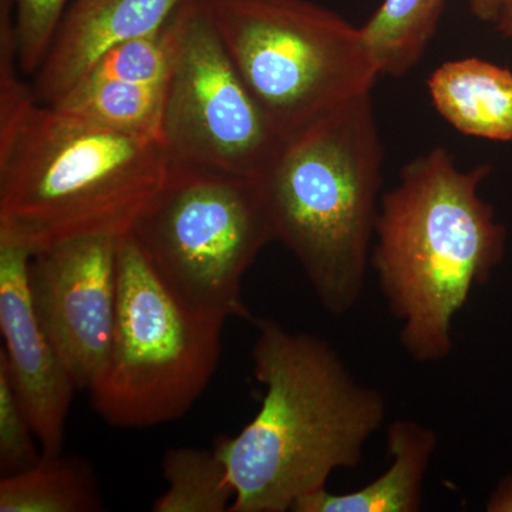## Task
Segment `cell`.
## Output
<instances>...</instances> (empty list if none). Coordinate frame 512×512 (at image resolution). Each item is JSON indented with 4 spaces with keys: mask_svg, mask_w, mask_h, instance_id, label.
I'll return each instance as SVG.
<instances>
[{
    "mask_svg": "<svg viewBox=\"0 0 512 512\" xmlns=\"http://www.w3.org/2000/svg\"><path fill=\"white\" fill-rule=\"evenodd\" d=\"M252 363L261 409L214 448L234 488L229 512H286L323 490L333 471L362 463L387 416L384 396L360 383L335 349L276 320L254 319Z\"/></svg>",
    "mask_w": 512,
    "mask_h": 512,
    "instance_id": "1",
    "label": "cell"
},
{
    "mask_svg": "<svg viewBox=\"0 0 512 512\" xmlns=\"http://www.w3.org/2000/svg\"><path fill=\"white\" fill-rule=\"evenodd\" d=\"M170 170L160 141L0 94V232L33 252L80 237L130 234Z\"/></svg>",
    "mask_w": 512,
    "mask_h": 512,
    "instance_id": "2",
    "label": "cell"
},
{
    "mask_svg": "<svg viewBox=\"0 0 512 512\" xmlns=\"http://www.w3.org/2000/svg\"><path fill=\"white\" fill-rule=\"evenodd\" d=\"M490 173L460 170L437 147L404 165L380 201L370 264L416 362L451 355L454 319L503 261L507 232L478 192Z\"/></svg>",
    "mask_w": 512,
    "mask_h": 512,
    "instance_id": "3",
    "label": "cell"
},
{
    "mask_svg": "<svg viewBox=\"0 0 512 512\" xmlns=\"http://www.w3.org/2000/svg\"><path fill=\"white\" fill-rule=\"evenodd\" d=\"M384 150L372 93L284 141L258 178L275 241L329 313L352 311L372 256Z\"/></svg>",
    "mask_w": 512,
    "mask_h": 512,
    "instance_id": "4",
    "label": "cell"
},
{
    "mask_svg": "<svg viewBox=\"0 0 512 512\" xmlns=\"http://www.w3.org/2000/svg\"><path fill=\"white\" fill-rule=\"evenodd\" d=\"M227 319L177 298L133 237L120 238L113 338L89 389L101 419L146 429L183 417L217 370Z\"/></svg>",
    "mask_w": 512,
    "mask_h": 512,
    "instance_id": "5",
    "label": "cell"
},
{
    "mask_svg": "<svg viewBox=\"0 0 512 512\" xmlns=\"http://www.w3.org/2000/svg\"><path fill=\"white\" fill-rule=\"evenodd\" d=\"M232 62L282 140L372 93L362 29L311 0H208Z\"/></svg>",
    "mask_w": 512,
    "mask_h": 512,
    "instance_id": "6",
    "label": "cell"
},
{
    "mask_svg": "<svg viewBox=\"0 0 512 512\" xmlns=\"http://www.w3.org/2000/svg\"><path fill=\"white\" fill-rule=\"evenodd\" d=\"M130 235L161 281L188 306L252 319L242 279L275 241L258 181L170 165Z\"/></svg>",
    "mask_w": 512,
    "mask_h": 512,
    "instance_id": "7",
    "label": "cell"
},
{
    "mask_svg": "<svg viewBox=\"0 0 512 512\" xmlns=\"http://www.w3.org/2000/svg\"><path fill=\"white\" fill-rule=\"evenodd\" d=\"M167 33L163 146L170 165L258 180L284 140L232 62L208 0H184Z\"/></svg>",
    "mask_w": 512,
    "mask_h": 512,
    "instance_id": "8",
    "label": "cell"
},
{
    "mask_svg": "<svg viewBox=\"0 0 512 512\" xmlns=\"http://www.w3.org/2000/svg\"><path fill=\"white\" fill-rule=\"evenodd\" d=\"M120 238L80 237L39 249L29 288L40 328L77 389H90L113 338Z\"/></svg>",
    "mask_w": 512,
    "mask_h": 512,
    "instance_id": "9",
    "label": "cell"
},
{
    "mask_svg": "<svg viewBox=\"0 0 512 512\" xmlns=\"http://www.w3.org/2000/svg\"><path fill=\"white\" fill-rule=\"evenodd\" d=\"M33 249L0 232V350L43 456L62 454L74 382L40 328L29 288Z\"/></svg>",
    "mask_w": 512,
    "mask_h": 512,
    "instance_id": "10",
    "label": "cell"
},
{
    "mask_svg": "<svg viewBox=\"0 0 512 512\" xmlns=\"http://www.w3.org/2000/svg\"><path fill=\"white\" fill-rule=\"evenodd\" d=\"M184 0H73L64 13L32 90L53 106L84 79L104 53L167 25Z\"/></svg>",
    "mask_w": 512,
    "mask_h": 512,
    "instance_id": "11",
    "label": "cell"
},
{
    "mask_svg": "<svg viewBox=\"0 0 512 512\" xmlns=\"http://www.w3.org/2000/svg\"><path fill=\"white\" fill-rule=\"evenodd\" d=\"M439 446L436 431L414 420H397L387 427L390 466L375 481L346 494L328 488L305 495L293 512H419L424 478Z\"/></svg>",
    "mask_w": 512,
    "mask_h": 512,
    "instance_id": "12",
    "label": "cell"
},
{
    "mask_svg": "<svg viewBox=\"0 0 512 512\" xmlns=\"http://www.w3.org/2000/svg\"><path fill=\"white\" fill-rule=\"evenodd\" d=\"M434 106L460 133L512 140V73L485 60L444 63L429 80Z\"/></svg>",
    "mask_w": 512,
    "mask_h": 512,
    "instance_id": "13",
    "label": "cell"
},
{
    "mask_svg": "<svg viewBox=\"0 0 512 512\" xmlns=\"http://www.w3.org/2000/svg\"><path fill=\"white\" fill-rule=\"evenodd\" d=\"M101 510L96 474L83 458L42 456L35 467L0 480V512Z\"/></svg>",
    "mask_w": 512,
    "mask_h": 512,
    "instance_id": "14",
    "label": "cell"
},
{
    "mask_svg": "<svg viewBox=\"0 0 512 512\" xmlns=\"http://www.w3.org/2000/svg\"><path fill=\"white\" fill-rule=\"evenodd\" d=\"M164 103L165 86L87 76L53 107L111 130L163 144Z\"/></svg>",
    "mask_w": 512,
    "mask_h": 512,
    "instance_id": "15",
    "label": "cell"
},
{
    "mask_svg": "<svg viewBox=\"0 0 512 512\" xmlns=\"http://www.w3.org/2000/svg\"><path fill=\"white\" fill-rule=\"evenodd\" d=\"M443 9L444 0H384L360 28L380 76H403L420 62Z\"/></svg>",
    "mask_w": 512,
    "mask_h": 512,
    "instance_id": "16",
    "label": "cell"
},
{
    "mask_svg": "<svg viewBox=\"0 0 512 512\" xmlns=\"http://www.w3.org/2000/svg\"><path fill=\"white\" fill-rule=\"evenodd\" d=\"M163 474L168 490L153 505L156 512L229 511L235 493L220 454L201 448L165 451Z\"/></svg>",
    "mask_w": 512,
    "mask_h": 512,
    "instance_id": "17",
    "label": "cell"
},
{
    "mask_svg": "<svg viewBox=\"0 0 512 512\" xmlns=\"http://www.w3.org/2000/svg\"><path fill=\"white\" fill-rule=\"evenodd\" d=\"M170 67V42L165 25L156 33L114 46L100 57L87 76L144 86H165Z\"/></svg>",
    "mask_w": 512,
    "mask_h": 512,
    "instance_id": "18",
    "label": "cell"
},
{
    "mask_svg": "<svg viewBox=\"0 0 512 512\" xmlns=\"http://www.w3.org/2000/svg\"><path fill=\"white\" fill-rule=\"evenodd\" d=\"M73 0H13L20 72L35 76Z\"/></svg>",
    "mask_w": 512,
    "mask_h": 512,
    "instance_id": "19",
    "label": "cell"
},
{
    "mask_svg": "<svg viewBox=\"0 0 512 512\" xmlns=\"http://www.w3.org/2000/svg\"><path fill=\"white\" fill-rule=\"evenodd\" d=\"M36 434L28 414L13 389L8 367L0 357V473L2 477L35 467L42 451L35 446Z\"/></svg>",
    "mask_w": 512,
    "mask_h": 512,
    "instance_id": "20",
    "label": "cell"
},
{
    "mask_svg": "<svg viewBox=\"0 0 512 512\" xmlns=\"http://www.w3.org/2000/svg\"><path fill=\"white\" fill-rule=\"evenodd\" d=\"M487 512H512V473L507 474L494 488L487 504Z\"/></svg>",
    "mask_w": 512,
    "mask_h": 512,
    "instance_id": "21",
    "label": "cell"
},
{
    "mask_svg": "<svg viewBox=\"0 0 512 512\" xmlns=\"http://www.w3.org/2000/svg\"><path fill=\"white\" fill-rule=\"evenodd\" d=\"M504 0H470L471 12L483 22H497Z\"/></svg>",
    "mask_w": 512,
    "mask_h": 512,
    "instance_id": "22",
    "label": "cell"
},
{
    "mask_svg": "<svg viewBox=\"0 0 512 512\" xmlns=\"http://www.w3.org/2000/svg\"><path fill=\"white\" fill-rule=\"evenodd\" d=\"M498 30L505 37L512 39V0H504L503 8H501L500 16L497 19Z\"/></svg>",
    "mask_w": 512,
    "mask_h": 512,
    "instance_id": "23",
    "label": "cell"
}]
</instances>
